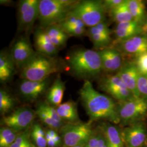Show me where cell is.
<instances>
[{
  "mask_svg": "<svg viewBox=\"0 0 147 147\" xmlns=\"http://www.w3.org/2000/svg\"><path fill=\"white\" fill-rule=\"evenodd\" d=\"M35 113L28 107H21L8 116L3 117V124L13 130H21L29 126L35 118Z\"/></svg>",
  "mask_w": 147,
  "mask_h": 147,
  "instance_id": "cell-11",
  "label": "cell"
},
{
  "mask_svg": "<svg viewBox=\"0 0 147 147\" xmlns=\"http://www.w3.org/2000/svg\"><path fill=\"white\" fill-rule=\"evenodd\" d=\"M34 45L37 53L53 57L57 55L58 50L48 37L45 30L38 28L34 33Z\"/></svg>",
  "mask_w": 147,
  "mask_h": 147,
  "instance_id": "cell-18",
  "label": "cell"
},
{
  "mask_svg": "<svg viewBox=\"0 0 147 147\" xmlns=\"http://www.w3.org/2000/svg\"><path fill=\"white\" fill-rule=\"evenodd\" d=\"M147 147V146H145V147Z\"/></svg>",
  "mask_w": 147,
  "mask_h": 147,
  "instance_id": "cell-43",
  "label": "cell"
},
{
  "mask_svg": "<svg viewBox=\"0 0 147 147\" xmlns=\"http://www.w3.org/2000/svg\"><path fill=\"white\" fill-rule=\"evenodd\" d=\"M36 53L28 39L26 37H20L14 43L11 55L16 68L20 70Z\"/></svg>",
  "mask_w": 147,
  "mask_h": 147,
  "instance_id": "cell-12",
  "label": "cell"
},
{
  "mask_svg": "<svg viewBox=\"0 0 147 147\" xmlns=\"http://www.w3.org/2000/svg\"><path fill=\"white\" fill-rule=\"evenodd\" d=\"M99 135L98 133L93 134L86 142V147H98Z\"/></svg>",
  "mask_w": 147,
  "mask_h": 147,
  "instance_id": "cell-37",
  "label": "cell"
},
{
  "mask_svg": "<svg viewBox=\"0 0 147 147\" xmlns=\"http://www.w3.org/2000/svg\"><path fill=\"white\" fill-rule=\"evenodd\" d=\"M52 139L53 140V141L56 143V144L57 145H58V144L61 142V138L58 136V135H57L56 136L54 137Z\"/></svg>",
  "mask_w": 147,
  "mask_h": 147,
  "instance_id": "cell-41",
  "label": "cell"
},
{
  "mask_svg": "<svg viewBox=\"0 0 147 147\" xmlns=\"http://www.w3.org/2000/svg\"><path fill=\"white\" fill-rule=\"evenodd\" d=\"M86 143H82V144H79L78 146H75L73 147H86Z\"/></svg>",
  "mask_w": 147,
  "mask_h": 147,
  "instance_id": "cell-42",
  "label": "cell"
},
{
  "mask_svg": "<svg viewBox=\"0 0 147 147\" xmlns=\"http://www.w3.org/2000/svg\"><path fill=\"white\" fill-rule=\"evenodd\" d=\"M71 72L77 78L89 81L102 70L100 55L98 51L80 48L73 51L68 59Z\"/></svg>",
  "mask_w": 147,
  "mask_h": 147,
  "instance_id": "cell-2",
  "label": "cell"
},
{
  "mask_svg": "<svg viewBox=\"0 0 147 147\" xmlns=\"http://www.w3.org/2000/svg\"><path fill=\"white\" fill-rule=\"evenodd\" d=\"M117 111L120 123L131 125L138 122L147 114V101L141 97L132 96L117 103Z\"/></svg>",
  "mask_w": 147,
  "mask_h": 147,
  "instance_id": "cell-6",
  "label": "cell"
},
{
  "mask_svg": "<svg viewBox=\"0 0 147 147\" xmlns=\"http://www.w3.org/2000/svg\"><path fill=\"white\" fill-rule=\"evenodd\" d=\"M124 1V0H105L103 1V4L106 11H108L110 12L121 4Z\"/></svg>",
  "mask_w": 147,
  "mask_h": 147,
  "instance_id": "cell-34",
  "label": "cell"
},
{
  "mask_svg": "<svg viewBox=\"0 0 147 147\" xmlns=\"http://www.w3.org/2000/svg\"><path fill=\"white\" fill-rule=\"evenodd\" d=\"M109 13L112 20L117 24L134 20L128 8L126 0H124L121 4Z\"/></svg>",
  "mask_w": 147,
  "mask_h": 147,
  "instance_id": "cell-25",
  "label": "cell"
},
{
  "mask_svg": "<svg viewBox=\"0 0 147 147\" xmlns=\"http://www.w3.org/2000/svg\"><path fill=\"white\" fill-rule=\"evenodd\" d=\"M121 136L126 147H144L147 146V132L144 125L137 122L124 128Z\"/></svg>",
  "mask_w": 147,
  "mask_h": 147,
  "instance_id": "cell-10",
  "label": "cell"
},
{
  "mask_svg": "<svg viewBox=\"0 0 147 147\" xmlns=\"http://www.w3.org/2000/svg\"><path fill=\"white\" fill-rule=\"evenodd\" d=\"M116 74L132 94L135 96L140 97L137 90V81L140 73L135 62L123 63L121 69Z\"/></svg>",
  "mask_w": 147,
  "mask_h": 147,
  "instance_id": "cell-15",
  "label": "cell"
},
{
  "mask_svg": "<svg viewBox=\"0 0 147 147\" xmlns=\"http://www.w3.org/2000/svg\"><path fill=\"white\" fill-rule=\"evenodd\" d=\"M14 101L9 93L3 89L0 90V111L2 114L7 113L13 107Z\"/></svg>",
  "mask_w": 147,
  "mask_h": 147,
  "instance_id": "cell-27",
  "label": "cell"
},
{
  "mask_svg": "<svg viewBox=\"0 0 147 147\" xmlns=\"http://www.w3.org/2000/svg\"><path fill=\"white\" fill-rule=\"evenodd\" d=\"M93 133L91 121L71 123L62 129L64 143L67 147H73L86 143Z\"/></svg>",
  "mask_w": 147,
  "mask_h": 147,
  "instance_id": "cell-7",
  "label": "cell"
},
{
  "mask_svg": "<svg viewBox=\"0 0 147 147\" xmlns=\"http://www.w3.org/2000/svg\"><path fill=\"white\" fill-rule=\"evenodd\" d=\"M79 94L90 121L105 119L116 124L120 123L117 104L96 90L90 81H84Z\"/></svg>",
  "mask_w": 147,
  "mask_h": 147,
  "instance_id": "cell-1",
  "label": "cell"
},
{
  "mask_svg": "<svg viewBox=\"0 0 147 147\" xmlns=\"http://www.w3.org/2000/svg\"><path fill=\"white\" fill-rule=\"evenodd\" d=\"M38 107L42 109V110L44 111L45 112H47L53 119L59 122H62L63 120L60 117V116H59L56 109L53 107V106H51L49 103L45 102H40L38 105Z\"/></svg>",
  "mask_w": 147,
  "mask_h": 147,
  "instance_id": "cell-31",
  "label": "cell"
},
{
  "mask_svg": "<svg viewBox=\"0 0 147 147\" xmlns=\"http://www.w3.org/2000/svg\"><path fill=\"white\" fill-rule=\"evenodd\" d=\"M14 132V130L8 127H3L0 130V141L3 140L6 137L9 136Z\"/></svg>",
  "mask_w": 147,
  "mask_h": 147,
  "instance_id": "cell-38",
  "label": "cell"
},
{
  "mask_svg": "<svg viewBox=\"0 0 147 147\" xmlns=\"http://www.w3.org/2000/svg\"><path fill=\"white\" fill-rule=\"evenodd\" d=\"M57 135V134L53 130H47L45 132V138L47 140H49L50 139H52L54 137L56 136Z\"/></svg>",
  "mask_w": 147,
  "mask_h": 147,
  "instance_id": "cell-39",
  "label": "cell"
},
{
  "mask_svg": "<svg viewBox=\"0 0 147 147\" xmlns=\"http://www.w3.org/2000/svg\"><path fill=\"white\" fill-rule=\"evenodd\" d=\"M39 0H22L18 9V28L21 31L28 32L33 26L39 16Z\"/></svg>",
  "mask_w": 147,
  "mask_h": 147,
  "instance_id": "cell-8",
  "label": "cell"
},
{
  "mask_svg": "<svg viewBox=\"0 0 147 147\" xmlns=\"http://www.w3.org/2000/svg\"><path fill=\"white\" fill-rule=\"evenodd\" d=\"M79 1L41 0L38 20L42 28L58 24L68 16Z\"/></svg>",
  "mask_w": 147,
  "mask_h": 147,
  "instance_id": "cell-3",
  "label": "cell"
},
{
  "mask_svg": "<svg viewBox=\"0 0 147 147\" xmlns=\"http://www.w3.org/2000/svg\"><path fill=\"white\" fill-rule=\"evenodd\" d=\"M16 66L11 55L2 51L0 55V81L5 83L13 78L16 72Z\"/></svg>",
  "mask_w": 147,
  "mask_h": 147,
  "instance_id": "cell-21",
  "label": "cell"
},
{
  "mask_svg": "<svg viewBox=\"0 0 147 147\" xmlns=\"http://www.w3.org/2000/svg\"><path fill=\"white\" fill-rule=\"evenodd\" d=\"M135 63L139 73L147 75V53L137 56Z\"/></svg>",
  "mask_w": 147,
  "mask_h": 147,
  "instance_id": "cell-32",
  "label": "cell"
},
{
  "mask_svg": "<svg viewBox=\"0 0 147 147\" xmlns=\"http://www.w3.org/2000/svg\"><path fill=\"white\" fill-rule=\"evenodd\" d=\"M32 136L38 147H47V140L45 137L39 136L33 132H32Z\"/></svg>",
  "mask_w": 147,
  "mask_h": 147,
  "instance_id": "cell-36",
  "label": "cell"
},
{
  "mask_svg": "<svg viewBox=\"0 0 147 147\" xmlns=\"http://www.w3.org/2000/svg\"><path fill=\"white\" fill-rule=\"evenodd\" d=\"M133 20L141 24L144 20L145 5L141 0H126Z\"/></svg>",
  "mask_w": 147,
  "mask_h": 147,
  "instance_id": "cell-26",
  "label": "cell"
},
{
  "mask_svg": "<svg viewBox=\"0 0 147 147\" xmlns=\"http://www.w3.org/2000/svg\"><path fill=\"white\" fill-rule=\"evenodd\" d=\"M50 84L49 79L42 81L23 80L19 86L21 94L28 100H34L42 94Z\"/></svg>",
  "mask_w": 147,
  "mask_h": 147,
  "instance_id": "cell-17",
  "label": "cell"
},
{
  "mask_svg": "<svg viewBox=\"0 0 147 147\" xmlns=\"http://www.w3.org/2000/svg\"><path fill=\"white\" fill-rule=\"evenodd\" d=\"M137 90L140 97L147 101V75L139 74Z\"/></svg>",
  "mask_w": 147,
  "mask_h": 147,
  "instance_id": "cell-30",
  "label": "cell"
},
{
  "mask_svg": "<svg viewBox=\"0 0 147 147\" xmlns=\"http://www.w3.org/2000/svg\"><path fill=\"white\" fill-rule=\"evenodd\" d=\"M143 34L146 35L147 36V17L144 19L141 25Z\"/></svg>",
  "mask_w": 147,
  "mask_h": 147,
  "instance_id": "cell-40",
  "label": "cell"
},
{
  "mask_svg": "<svg viewBox=\"0 0 147 147\" xmlns=\"http://www.w3.org/2000/svg\"><path fill=\"white\" fill-rule=\"evenodd\" d=\"M9 147H33L28 140L27 134L25 133L17 137L16 141Z\"/></svg>",
  "mask_w": 147,
  "mask_h": 147,
  "instance_id": "cell-33",
  "label": "cell"
},
{
  "mask_svg": "<svg viewBox=\"0 0 147 147\" xmlns=\"http://www.w3.org/2000/svg\"><path fill=\"white\" fill-rule=\"evenodd\" d=\"M105 13L103 1L84 0L79 1L68 16L79 18L89 28L105 21Z\"/></svg>",
  "mask_w": 147,
  "mask_h": 147,
  "instance_id": "cell-5",
  "label": "cell"
},
{
  "mask_svg": "<svg viewBox=\"0 0 147 147\" xmlns=\"http://www.w3.org/2000/svg\"><path fill=\"white\" fill-rule=\"evenodd\" d=\"M65 89V82L58 76L48 91L47 100L49 104L58 106L61 104Z\"/></svg>",
  "mask_w": 147,
  "mask_h": 147,
  "instance_id": "cell-23",
  "label": "cell"
},
{
  "mask_svg": "<svg viewBox=\"0 0 147 147\" xmlns=\"http://www.w3.org/2000/svg\"><path fill=\"white\" fill-rule=\"evenodd\" d=\"M59 25V24H58ZM69 37H82L87 33L86 28L73 26H64L59 25Z\"/></svg>",
  "mask_w": 147,
  "mask_h": 147,
  "instance_id": "cell-29",
  "label": "cell"
},
{
  "mask_svg": "<svg viewBox=\"0 0 147 147\" xmlns=\"http://www.w3.org/2000/svg\"><path fill=\"white\" fill-rule=\"evenodd\" d=\"M111 32L107 24L104 21L96 26L89 27L86 34L93 43L95 49L101 50L108 47L110 44Z\"/></svg>",
  "mask_w": 147,
  "mask_h": 147,
  "instance_id": "cell-13",
  "label": "cell"
},
{
  "mask_svg": "<svg viewBox=\"0 0 147 147\" xmlns=\"http://www.w3.org/2000/svg\"><path fill=\"white\" fill-rule=\"evenodd\" d=\"M98 51L100 55L102 70L117 73L124 63L121 52L116 49L110 47Z\"/></svg>",
  "mask_w": 147,
  "mask_h": 147,
  "instance_id": "cell-14",
  "label": "cell"
},
{
  "mask_svg": "<svg viewBox=\"0 0 147 147\" xmlns=\"http://www.w3.org/2000/svg\"><path fill=\"white\" fill-rule=\"evenodd\" d=\"M16 132H14L11 135L0 141V147H9L16 141L17 138Z\"/></svg>",
  "mask_w": 147,
  "mask_h": 147,
  "instance_id": "cell-35",
  "label": "cell"
},
{
  "mask_svg": "<svg viewBox=\"0 0 147 147\" xmlns=\"http://www.w3.org/2000/svg\"></svg>",
  "mask_w": 147,
  "mask_h": 147,
  "instance_id": "cell-44",
  "label": "cell"
},
{
  "mask_svg": "<svg viewBox=\"0 0 147 147\" xmlns=\"http://www.w3.org/2000/svg\"><path fill=\"white\" fill-rule=\"evenodd\" d=\"M119 51L129 55L137 56L147 53V36L140 34L119 42Z\"/></svg>",
  "mask_w": 147,
  "mask_h": 147,
  "instance_id": "cell-16",
  "label": "cell"
},
{
  "mask_svg": "<svg viewBox=\"0 0 147 147\" xmlns=\"http://www.w3.org/2000/svg\"><path fill=\"white\" fill-rule=\"evenodd\" d=\"M36 113L40 119L44 123H45L47 126H49L53 129H59L63 125L62 122H59L53 119L47 112H45L44 111L42 110V109L38 107H37Z\"/></svg>",
  "mask_w": 147,
  "mask_h": 147,
  "instance_id": "cell-28",
  "label": "cell"
},
{
  "mask_svg": "<svg viewBox=\"0 0 147 147\" xmlns=\"http://www.w3.org/2000/svg\"><path fill=\"white\" fill-rule=\"evenodd\" d=\"M100 130L106 138L109 147H124V142L119 129L110 123L101 124Z\"/></svg>",
  "mask_w": 147,
  "mask_h": 147,
  "instance_id": "cell-20",
  "label": "cell"
},
{
  "mask_svg": "<svg viewBox=\"0 0 147 147\" xmlns=\"http://www.w3.org/2000/svg\"><path fill=\"white\" fill-rule=\"evenodd\" d=\"M56 110L62 120L69 121L71 123L79 122L77 105L73 101H68L61 104L57 107Z\"/></svg>",
  "mask_w": 147,
  "mask_h": 147,
  "instance_id": "cell-24",
  "label": "cell"
},
{
  "mask_svg": "<svg viewBox=\"0 0 147 147\" xmlns=\"http://www.w3.org/2000/svg\"><path fill=\"white\" fill-rule=\"evenodd\" d=\"M142 33L141 24L134 20L118 24L115 30L116 37L119 42L125 40Z\"/></svg>",
  "mask_w": 147,
  "mask_h": 147,
  "instance_id": "cell-19",
  "label": "cell"
},
{
  "mask_svg": "<svg viewBox=\"0 0 147 147\" xmlns=\"http://www.w3.org/2000/svg\"><path fill=\"white\" fill-rule=\"evenodd\" d=\"M100 87L118 102L125 101L134 96L117 74L101 79Z\"/></svg>",
  "mask_w": 147,
  "mask_h": 147,
  "instance_id": "cell-9",
  "label": "cell"
},
{
  "mask_svg": "<svg viewBox=\"0 0 147 147\" xmlns=\"http://www.w3.org/2000/svg\"><path fill=\"white\" fill-rule=\"evenodd\" d=\"M59 66L52 57L36 52L31 59L20 69V77L23 80L42 81L57 72Z\"/></svg>",
  "mask_w": 147,
  "mask_h": 147,
  "instance_id": "cell-4",
  "label": "cell"
},
{
  "mask_svg": "<svg viewBox=\"0 0 147 147\" xmlns=\"http://www.w3.org/2000/svg\"><path fill=\"white\" fill-rule=\"evenodd\" d=\"M44 29L51 42L58 50L65 47L69 36L58 24L53 25Z\"/></svg>",
  "mask_w": 147,
  "mask_h": 147,
  "instance_id": "cell-22",
  "label": "cell"
}]
</instances>
